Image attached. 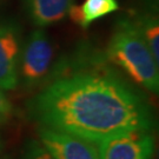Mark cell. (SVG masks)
<instances>
[{"label":"cell","instance_id":"obj_1","mask_svg":"<svg viewBox=\"0 0 159 159\" xmlns=\"http://www.w3.org/2000/svg\"><path fill=\"white\" fill-rule=\"evenodd\" d=\"M27 112L39 126L92 143L157 127L154 110L142 90L92 53L58 67L27 102Z\"/></svg>","mask_w":159,"mask_h":159},{"label":"cell","instance_id":"obj_2","mask_svg":"<svg viewBox=\"0 0 159 159\" xmlns=\"http://www.w3.org/2000/svg\"><path fill=\"white\" fill-rule=\"evenodd\" d=\"M105 56L133 84L158 94L159 63L154 60L133 19L123 17L117 20Z\"/></svg>","mask_w":159,"mask_h":159},{"label":"cell","instance_id":"obj_3","mask_svg":"<svg viewBox=\"0 0 159 159\" xmlns=\"http://www.w3.org/2000/svg\"><path fill=\"white\" fill-rule=\"evenodd\" d=\"M53 54V46L45 30L41 27L33 30L23 40L18 66V85L26 91L43 87L51 77Z\"/></svg>","mask_w":159,"mask_h":159},{"label":"cell","instance_id":"obj_4","mask_svg":"<svg viewBox=\"0 0 159 159\" xmlns=\"http://www.w3.org/2000/svg\"><path fill=\"white\" fill-rule=\"evenodd\" d=\"M99 159H153L154 131L134 130L96 143Z\"/></svg>","mask_w":159,"mask_h":159},{"label":"cell","instance_id":"obj_5","mask_svg":"<svg viewBox=\"0 0 159 159\" xmlns=\"http://www.w3.org/2000/svg\"><path fill=\"white\" fill-rule=\"evenodd\" d=\"M20 25L11 18H0V89L13 91L18 86V66L23 45Z\"/></svg>","mask_w":159,"mask_h":159},{"label":"cell","instance_id":"obj_6","mask_svg":"<svg viewBox=\"0 0 159 159\" xmlns=\"http://www.w3.org/2000/svg\"><path fill=\"white\" fill-rule=\"evenodd\" d=\"M38 136L54 159H99L96 143L43 126Z\"/></svg>","mask_w":159,"mask_h":159},{"label":"cell","instance_id":"obj_7","mask_svg":"<svg viewBox=\"0 0 159 159\" xmlns=\"http://www.w3.org/2000/svg\"><path fill=\"white\" fill-rule=\"evenodd\" d=\"M73 5L74 0H24L31 23L41 29L61 21Z\"/></svg>","mask_w":159,"mask_h":159},{"label":"cell","instance_id":"obj_8","mask_svg":"<svg viewBox=\"0 0 159 159\" xmlns=\"http://www.w3.org/2000/svg\"><path fill=\"white\" fill-rule=\"evenodd\" d=\"M139 33L143 37L153 56L154 60L159 63V21L153 13H143L134 19Z\"/></svg>","mask_w":159,"mask_h":159},{"label":"cell","instance_id":"obj_9","mask_svg":"<svg viewBox=\"0 0 159 159\" xmlns=\"http://www.w3.org/2000/svg\"><path fill=\"white\" fill-rule=\"evenodd\" d=\"M118 7L119 5L117 0H85V2L80 6L84 29H87L97 19L117 11Z\"/></svg>","mask_w":159,"mask_h":159},{"label":"cell","instance_id":"obj_10","mask_svg":"<svg viewBox=\"0 0 159 159\" xmlns=\"http://www.w3.org/2000/svg\"><path fill=\"white\" fill-rule=\"evenodd\" d=\"M23 159H54L39 139H31L24 150Z\"/></svg>","mask_w":159,"mask_h":159},{"label":"cell","instance_id":"obj_11","mask_svg":"<svg viewBox=\"0 0 159 159\" xmlns=\"http://www.w3.org/2000/svg\"><path fill=\"white\" fill-rule=\"evenodd\" d=\"M14 114V107L11 100L6 96L4 90L0 89V125H4L12 119Z\"/></svg>","mask_w":159,"mask_h":159},{"label":"cell","instance_id":"obj_12","mask_svg":"<svg viewBox=\"0 0 159 159\" xmlns=\"http://www.w3.org/2000/svg\"><path fill=\"white\" fill-rule=\"evenodd\" d=\"M1 150H2V142H1V138H0V152H1Z\"/></svg>","mask_w":159,"mask_h":159},{"label":"cell","instance_id":"obj_13","mask_svg":"<svg viewBox=\"0 0 159 159\" xmlns=\"http://www.w3.org/2000/svg\"><path fill=\"white\" fill-rule=\"evenodd\" d=\"M2 159H8V158H2Z\"/></svg>","mask_w":159,"mask_h":159}]
</instances>
